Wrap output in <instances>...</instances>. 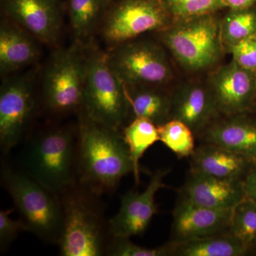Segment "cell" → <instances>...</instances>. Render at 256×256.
I'll list each match as a JSON object with an SVG mask.
<instances>
[{
    "label": "cell",
    "mask_w": 256,
    "mask_h": 256,
    "mask_svg": "<svg viewBox=\"0 0 256 256\" xmlns=\"http://www.w3.org/2000/svg\"><path fill=\"white\" fill-rule=\"evenodd\" d=\"M224 8L229 10H242L256 6V0H222Z\"/></svg>",
    "instance_id": "obj_32"
},
{
    "label": "cell",
    "mask_w": 256,
    "mask_h": 256,
    "mask_svg": "<svg viewBox=\"0 0 256 256\" xmlns=\"http://www.w3.org/2000/svg\"><path fill=\"white\" fill-rule=\"evenodd\" d=\"M228 233L248 249L256 244V204L245 197L233 210Z\"/></svg>",
    "instance_id": "obj_26"
},
{
    "label": "cell",
    "mask_w": 256,
    "mask_h": 256,
    "mask_svg": "<svg viewBox=\"0 0 256 256\" xmlns=\"http://www.w3.org/2000/svg\"><path fill=\"white\" fill-rule=\"evenodd\" d=\"M122 133L132 160L133 176L138 186L140 182L141 158L150 146L160 141L158 126L149 120L136 118L124 126Z\"/></svg>",
    "instance_id": "obj_22"
},
{
    "label": "cell",
    "mask_w": 256,
    "mask_h": 256,
    "mask_svg": "<svg viewBox=\"0 0 256 256\" xmlns=\"http://www.w3.org/2000/svg\"><path fill=\"white\" fill-rule=\"evenodd\" d=\"M4 12L32 36L50 44L57 40L60 12L56 0H2Z\"/></svg>",
    "instance_id": "obj_15"
},
{
    "label": "cell",
    "mask_w": 256,
    "mask_h": 256,
    "mask_svg": "<svg viewBox=\"0 0 256 256\" xmlns=\"http://www.w3.org/2000/svg\"><path fill=\"white\" fill-rule=\"evenodd\" d=\"M77 152L78 182L92 191L110 194L134 171L122 130L79 114Z\"/></svg>",
    "instance_id": "obj_1"
},
{
    "label": "cell",
    "mask_w": 256,
    "mask_h": 256,
    "mask_svg": "<svg viewBox=\"0 0 256 256\" xmlns=\"http://www.w3.org/2000/svg\"><path fill=\"white\" fill-rule=\"evenodd\" d=\"M181 198L198 206L233 210L246 197L244 180H228L191 173L181 190Z\"/></svg>",
    "instance_id": "obj_17"
},
{
    "label": "cell",
    "mask_w": 256,
    "mask_h": 256,
    "mask_svg": "<svg viewBox=\"0 0 256 256\" xmlns=\"http://www.w3.org/2000/svg\"><path fill=\"white\" fill-rule=\"evenodd\" d=\"M107 256H168L170 255L168 244L156 248H146L133 244L129 238L112 237Z\"/></svg>",
    "instance_id": "obj_28"
},
{
    "label": "cell",
    "mask_w": 256,
    "mask_h": 256,
    "mask_svg": "<svg viewBox=\"0 0 256 256\" xmlns=\"http://www.w3.org/2000/svg\"><path fill=\"white\" fill-rule=\"evenodd\" d=\"M226 52L232 54L233 60L239 65L256 74V33L230 47Z\"/></svg>",
    "instance_id": "obj_30"
},
{
    "label": "cell",
    "mask_w": 256,
    "mask_h": 256,
    "mask_svg": "<svg viewBox=\"0 0 256 256\" xmlns=\"http://www.w3.org/2000/svg\"><path fill=\"white\" fill-rule=\"evenodd\" d=\"M110 1L111 2V1H112V0H110Z\"/></svg>",
    "instance_id": "obj_34"
},
{
    "label": "cell",
    "mask_w": 256,
    "mask_h": 256,
    "mask_svg": "<svg viewBox=\"0 0 256 256\" xmlns=\"http://www.w3.org/2000/svg\"><path fill=\"white\" fill-rule=\"evenodd\" d=\"M252 112H254V114H256V96L255 104H254V108H252Z\"/></svg>",
    "instance_id": "obj_33"
},
{
    "label": "cell",
    "mask_w": 256,
    "mask_h": 256,
    "mask_svg": "<svg viewBox=\"0 0 256 256\" xmlns=\"http://www.w3.org/2000/svg\"><path fill=\"white\" fill-rule=\"evenodd\" d=\"M245 196L250 198L256 204V163L252 165L244 180Z\"/></svg>",
    "instance_id": "obj_31"
},
{
    "label": "cell",
    "mask_w": 256,
    "mask_h": 256,
    "mask_svg": "<svg viewBox=\"0 0 256 256\" xmlns=\"http://www.w3.org/2000/svg\"><path fill=\"white\" fill-rule=\"evenodd\" d=\"M86 55L77 45L56 52L44 74L43 101L56 116L80 112L85 84Z\"/></svg>",
    "instance_id": "obj_8"
},
{
    "label": "cell",
    "mask_w": 256,
    "mask_h": 256,
    "mask_svg": "<svg viewBox=\"0 0 256 256\" xmlns=\"http://www.w3.org/2000/svg\"><path fill=\"white\" fill-rule=\"evenodd\" d=\"M110 0H69L70 26L78 44L84 43L104 18Z\"/></svg>",
    "instance_id": "obj_23"
},
{
    "label": "cell",
    "mask_w": 256,
    "mask_h": 256,
    "mask_svg": "<svg viewBox=\"0 0 256 256\" xmlns=\"http://www.w3.org/2000/svg\"><path fill=\"white\" fill-rule=\"evenodd\" d=\"M34 72L8 78L0 90V146L9 153L26 137L35 109Z\"/></svg>",
    "instance_id": "obj_10"
},
{
    "label": "cell",
    "mask_w": 256,
    "mask_h": 256,
    "mask_svg": "<svg viewBox=\"0 0 256 256\" xmlns=\"http://www.w3.org/2000/svg\"><path fill=\"white\" fill-rule=\"evenodd\" d=\"M79 114L119 130L129 119L124 84L110 68L107 54L97 48L86 54L85 84Z\"/></svg>",
    "instance_id": "obj_6"
},
{
    "label": "cell",
    "mask_w": 256,
    "mask_h": 256,
    "mask_svg": "<svg viewBox=\"0 0 256 256\" xmlns=\"http://www.w3.org/2000/svg\"><path fill=\"white\" fill-rule=\"evenodd\" d=\"M170 255L178 256H242L248 252L228 232L208 236L174 240L168 244Z\"/></svg>",
    "instance_id": "obj_21"
},
{
    "label": "cell",
    "mask_w": 256,
    "mask_h": 256,
    "mask_svg": "<svg viewBox=\"0 0 256 256\" xmlns=\"http://www.w3.org/2000/svg\"><path fill=\"white\" fill-rule=\"evenodd\" d=\"M220 22L215 14L174 22L159 32L160 40L185 72H204L213 68L225 53Z\"/></svg>",
    "instance_id": "obj_5"
},
{
    "label": "cell",
    "mask_w": 256,
    "mask_h": 256,
    "mask_svg": "<svg viewBox=\"0 0 256 256\" xmlns=\"http://www.w3.org/2000/svg\"><path fill=\"white\" fill-rule=\"evenodd\" d=\"M1 180L28 232L48 244H58L63 228V212L58 194L22 170L8 165L2 168Z\"/></svg>",
    "instance_id": "obj_4"
},
{
    "label": "cell",
    "mask_w": 256,
    "mask_h": 256,
    "mask_svg": "<svg viewBox=\"0 0 256 256\" xmlns=\"http://www.w3.org/2000/svg\"><path fill=\"white\" fill-rule=\"evenodd\" d=\"M31 35L16 23H2L0 28L2 75L18 72L37 60L40 50Z\"/></svg>",
    "instance_id": "obj_19"
},
{
    "label": "cell",
    "mask_w": 256,
    "mask_h": 256,
    "mask_svg": "<svg viewBox=\"0 0 256 256\" xmlns=\"http://www.w3.org/2000/svg\"><path fill=\"white\" fill-rule=\"evenodd\" d=\"M254 165L240 154L204 143L191 156V173L228 180H244Z\"/></svg>",
    "instance_id": "obj_18"
},
{
    "label": "cell",
    "mask_w": 256,
    "mask_h": 256,
    "mask_svg": "<svg viewBox=\"0 0 256 256\" xmlns=\"http://www.w3.org/2000/svg\"><path fill=\"white\" fill-rule=\"evenodd\" d=\"M173 23L161 0H120L106 10L101 30L112 48L148 32L159 33Z\"/></svg>",
    "instance_id": "obj_9"
},
{
    "label": "cell",
    "mask_w": 256,
    "mask_h": 256,
    "mask_svg": "<svg viewBox=\"0 0 256 256\" xmlns=\"http://www.w3.org/2000/svg\"><path fill=\"white\" fill-rule=\"evenodd\" d=\"M77 152L78 128L50 126L28 140L22 170L58 194L78 181Z\"/></svg>",
    "instance_id": "obj_3"
},
{
    "label": "cell",
    "mask_w": 256,
    "mask_h": 256,
    "mask_svg": "<svg viewBox=\"0 0 256 256\" xmlns=\"http://www.w3.org/2000/svg\"><path fill=\"white\" fill-rule=\"evenodd\" d=\"M13 212V208L0 212V249L2 252L10 247L20 232H28V228L21 218L14 220L11 218L10 216Z\"/></svg>",
    "instance_id": "obj_29"
},
{
    "label": "cell",
    "mask_w": 256,
    "mask_h": 256,
    "mask_svg": "<svg viewBox=\"0 0 256 256\" xmlns=\"http://www.w3.org/2000/svg\"><path fill=\"white\" fill-rule=\"evenodd\" d=\"M232 210L207 208L181 198L173 212V237L186 240L226 233Z\"/></svg>",
    "instance_id": "obj_16"
},
{
    "label": "cell",
    "mask_w": 256,
    "mask_h": 256,
    "mask_svg": "<svg viewBox=\"0 0 256 256\" xmlns=\"http://www.w3.org/2000/svg\"><path fill=\"white\" fill-rule=\"evenodd\" d=\"M106 54L110 68L124 85L164 86L174 78L166 52L154 42L134 40Z\"/></svg>",
    "instance_id": "obj_7"
},
{
    "label": "cell",
    "mask_w": 256,
    "mask_h": 256,
    "mask_svg": "<svg viewBox=\"0 0 256 256\" xmlns=\"http://www.w3.org/2000/svg\"><path fill=\"white\" fill-rule=\"evenodd\" d=\"M222 114L207 82L190 80L172 92L171 119L182 121L198 134Z\"/></svg>",
    "instance_id": "obj_14"
},
{
    "label": "cell",
    "mask_w": 256,
    "mask_h": 256,
    "mask_svg": "<svg viewBox=\"0 0 256 256\" xmlns=\"http://www.w3.org/2000/svg\"><path fill=\"white\" fill-rule=\"evenodd\" d=\"M173 22L216 14L223 9L222 0H161Z\"/></svg>",
    "instance_id": "obj_27"
},
{
    "label": "cell",
    "mask_w": 256,
    "mask_h": 256,
    "mask_svg": "<svg viewBox=\"0 0 256 256\" xmlns=\"http://www.w3.org/2000/svg\"><path fill=\"white\" fill-rule=\"evenodd\" d=\"M169 172L168 169L156 170L144 192L130 191L121 197L119 212L109 220L112 237L130 238L146 232L158 213L156 194L166 186L163 180Z\"/></svg>",
    "instance_id": "obj_12"
},
{
    "label": "cell",
    "mask_w": 256,
    "mask_h": 256,
    "mask_svg": "<svg viewBox=\"0 0 256 256\" xmlns=\"http://www.w3.org/2000/svg\"><path fill=\"white\" fill-rule=\"evenodd\" d=\"M63 212L60 256H107L112 239L101 194L77 181L58 194Z\"/></svg>",
    "instance_id": "obj_2"
},
{
    "label": "cell",
    "mask_w": 256,
    "mask_h": 256,
    "mask_svg": "<svg viewBox=\"0 0 256 256\" xmlns=\"http://www.w3.org/2000/svg\"><path fill=\"white\" fill-rule=\"evenodd\" d=\"M124 86L131 120L136 118H142L159 126L171 120L172 92L165 90L164 86Z\"/></svg>",
    "instance_id": "obj_20"
},
{
    "label": "cell",
    "mask_w": 256,
    "mask_h": 256,
    "mask_svg": "<svg viewBox=\"0 0 256 256\" xmlns=\"http://www.w3.org/2000/svg\"><path fill=\"white\" fill-rule=\"evenodd\" d=\"M160 141L180 159L191 158L196 150L194 132L182 121L170 120L158 126Z\"/></svg>",
    "instance_id": "obj_25"
},
{
    "label": "cell",
    "mask_w": 256,
    "mask_h": 256,
    "mask_svg": "<svg viewBox=\"0 0 256 256\" xmlns=\"http://www.w3.org/2000/svg\"><path fill=\"white\" fill-rule=\"evenodd\" d=\"M220 116L198 133L204 143L222 146L256 163V116Z\"/></svg>",
    "instance_id": "obj_13"
},
{
    "label": "cell",
    "mask_w": 256,
    "mask_h": 256,
    "mask_svg": "<svg viewBox=\"0 0 256 256\" xmlns=\"http://www.w3.org/2000/svg\"><path fill=\"white\" fill-rule=\"evenodd\" d=\"M210 86L222 116L252 112L256 96V74L235 60L208 75Z\"/></svg>",
    "instance_id": "obj_11"
},
{
    "label": "cell",
    "mask_w": 256,
    "mask_h": 256,
    "mask_svg": "<svg viewBox=\"0 0 256 256\" xmlns=\"http://www.w3.org/2000/svg\"><path fill=\"white\" fill-rule=\"evenodd\" d=\"M256 33V6L242 10H230L220 18V34L225 53Z\"/></svg>",
    "instance_id": "obj_24"
}]
</instances>
